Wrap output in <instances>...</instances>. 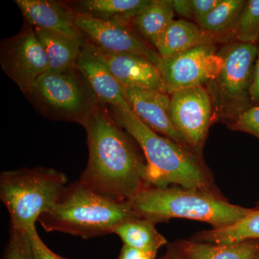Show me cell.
I'll return each instance as SVG.
<instances>
[{"mask_svg":"<svg viewBox=\"0 0 259 259\" xmlns=\"http://www.w3.org/2000/svg\"><path fill=\"white\" fill-rule=\"evenodd\" d=\"M105 105L100 102L83 126L89 158L79 181L103 197L127 202L149 187L147 161Z\"/></svg>","mask_w":259,"mask_h":259,"instance_id":"obj_1","label":"cell"},{"mask_svg":"<svg viewBox=\"0 0 259 259\" xmlns=\"http://www.w3.org/2000/svg\"><path fill=\"white\" fill-rule=\"evenodd\" d=\"M111 115L142 149L148 166L149 187L179 186L222 194L203 157L159 136L141 122L132 110L112 107Z\"/></svg>","mask_w":259,"mask_h":259,"instance_id":"obj_2","label":"cell"},{"mask_svg":"<svg viewBox=\"0 0 259 259\" xmlns=\"http://www.w3.org/2000/svg\"><path fill=\"white\" fill-rule=\"evenodd\" d=\"M127 202L138 217L155 225L183 218L208 223L213 229L235 224L253 210L230 203L223 194L179 186L148 187Z\"/></svg>","mask_w":259,"mask_h":259,"instance_id":"obj_3","label":"cell"},{"mask_svg":"<svg viewBox=\"0 0 259 259\" xmlns=\"http://www.w3.org/2000/svg\"><path fill=\"white\" fill-rule=\"evenodd\" d=\"M139 218L128 202L107 198L79 180L68 184L52 208L37 222L47 232H61L83 239L113 234L124 221Z\"/></svg>","mask_w":259,"mask_h":259,"instance_id":"obj_4","label":"cell"},{"mask_svg":"<svg viewBox=\"0 0 259 259\" xmlns=\"http://www.w3.org/2000/svg\"><path fill=\"white\" fill-rule=\"evenodd\" d=\"M67 185L64 173L47 167L2 172L0 199L9 213L10 226L30 231L42 213L52 208Z\"/></svg>","mask_w":259,"mask_h":259,"instance_id":"obj_5","label":"cell"},{"mask_svg":"<svg viewBox=\"0 0 259 259\" xmlns=\"http://www.w3.org/2000/svg\"><path fill=\"white\" fill-rule=\"evenodd\" d=\"M256 44L228 42L218 51L222 69L206 85L212 100L214 121L230 124L253 106L250 92L253 81Z\"/></svg>","mask_w":259,"mask_h":259,"instance_id":"obj_6","label":"cell"},{"mask_svg":"<svg viewBox=\"0 0 259 259\" xmlns=\"http://www.w3.org/2000/svg\"><path fill=\"white\" fill-rule=\"evenodd\" d=\"M34 108L51 120L84 125L100 102L79 70L46 73L24 94Z\"/></svg>","mask_w":259,"mask_h":259,"instance_id":"obj_7","label":"cell"},{"mask_svg":"<svg viewBox=\"0 0 259 259\" xmlns=\"http://www.w3.org/2000/svg\"><path fill=\"white\" fill-rule=\"evenodd\" d=\"M172 124L189 148L201 157L214 121L212 100L205 87L185 89L170 95Z\"/></svg>","mask_w":259,"mask_h":259,"instance_id":"obj_8","label":"cell"},{"mask_svg":"<svg viewBox=\"0 0 259 259\" xmlns=\"http://www.w3.org/2000/svg\"><path fill=\"white\" fill-rule=\"evenodd\" d=\"M2 69L23 94L38 78L49 71L46 51L35 30L28 23L15 36L4 39L0 45Z\"/></svg>","mask_w":259,"mask_h":259,"instance_id":"obj_9","label":"cell"},{"mask_svg":"<svg viewBox=\"0 0 259 259\" xmlns=\"http://www.w3.org/2000/svg\"><path fill=\"white\" fill-rule=\"evenodd\" d=\"M223 65L215 46L207 45L161 58L156 67L170 95L185 89L205 87L218 76Z\"/></svg>","mask_w":259,"mask_h":259,"instance_id":"obj_10","label":"cell"},{"mask_svg":"<svg viewBox=\"0 0 259 259\" xmlns=\"http://www.w3.org/2000/svg\"><path fill=\"white\" fill-rule=\"evenodd\" d=\"M76 25L83 36L105 50L142 56L156 66L161 61L157 51L136 32L132 23L103 21L76 13Z\"/></svg>","mask_w":259,"mask_h":259,"instance_id":"obj_11","label":"cell"},{"mask_svg":"<svg viewBox=\"0 0 259 259\" xmlns=\"http://www.w3.org/2000/svg\"><path fill=\"white\" fill-rule=\"evenodd\" d=\"M122 88L129 107L141 122L154 132L190 148L172 124L168 94L136 87L122 85Z\"/></svg>","mask_w":259,"mask_h":259,"instance_id":"obj_12","label":"cell"},{"mask_svg":"<svg viewBox=\"0 0 259 259\" xmlns=\"http://www.w3.org/2000/svg\"><path fill=\"white\" fill-rule=\"evenodd\" d=\"M84 38L90 49L105 63L122 86L149 89L167 93L166 85L158 68L146 58L125 53L110 52Z\"/></svg>","mask_w":259,"mask_h":259,"instance_id":"obj_13","label":"cell"},{"mask_svg":"<svg viewBox=\"0 0 259 259\" xmlns=\"http://www.w3.org/2000/svg\"><path fill=\"white\" fill-rule=\"evenodd\" d=\"M25 23L84 44V36L76 25V13L67 2L54 0H15Z\"/></svg>","mask_w":259,"mask_h":259,"instance_id":"obj_14","label":"cell"},{"mask_svg":"<svg viewBox=\"0 0 259 259\" xmlns=\"http://www.w3.org/2000/svg\"><path fill=\"white\" fill-rule=\"evenodd\" d=\"M76 69L88 81L100 103L121 110H131L124 97L122 85L105 63L90 49L86 40L81 47Z\"/></svg>","mask_w":259,"mask_h":259,"instance_id":"obj_15","label":"cell"},{"mask_svg":"<svg viewBox=\"0 0 259 259\" xmlns=\"http://www.w3.org/2000/svg\"><path fill=\"white\" fill-rule=\"evenodd\" d=\"M223 41L221 37L203 30L197 23L181 19L174 20L162 35L156 47L161 58L177 55L202 46Z\"/></svg>","mask_w":259,"mask_h":259,"instance_id":"obj_16","label":"cell"},{"mask_svg":"<svg viewBox=\"0 0 259 259\" xmlns=\"http://www.w3.org/2000/svg\"><path fill=\"white\" fill-rule=\"evenodd\" d=\"M172 245L182 259H254L259 252V240L231 244L179 240Z\"/></svg>","mask_w":259,"mask_h":259,"instance_id":"obj_17","label":"cell"},{"mask_svg":"<svg viewBox=\"0 0 259 259\" xmlns=\"http://www.w3.org/2000/svg\"><path fill=\"white\" fill-rule=\"evenodd\" d=\"M151 0H79L67 1L76 14L96 20L132 23Z\"/></svg>","mask_w":259,"mask_h":259,"instance_id":"obj_18","label":"cell"},{"mask_svg":"<svg viewBox=\"0 0 259 259\" xmlns=\"http://www.w3.org/2000/svg\"><path fill=\"white\" fill-rule=\"evenodd\" d=\"M175 13L171 0H151L133 20L132 26L156 49L162 35L175 20Z\"/></svg>","mask_w":259,"mask_h":259,"instance_id":"obj_19","label":"cell"},{"mask_svg":"<svg viewBox=\"0 0 259 259\" xmlns=\"http://www.w3.org/2000/svg\"><path fill=\"white\" fill-rule=\"evenodd\" d=\"M155 226L154 223L144 218H133L116 227L113 234L120 237L124 245L156 258L158 250L168 242L164 236L158 233Z\"/></svg>","mask_w":259,"mask_h":259,"instance_id":"obj_20","label":"cell"},{"mask_svg":"<svg viewBox=\"0 0 259 259\" xmlns=\"http://www.w3.org/2000/svg\"><path fill=\"white\" fill-rule=\"evenodd\" d=\"M32 28L47 54L49 72L76 69L83 44L44 29Z\"/></svg>","mask_w":259,"mask_h":259,"instance_id":"obj_21","label":"cell"},{"mask_svg":"<svg viewBox=\"0 0 259 259\" xmlns=\"http://www.w3.org/2000/svg\"><path fill=\"white\" fill-rule=\"evenodd\" d=\"M190 240L216 244H231L246 241L259 240V201L250 214L235 224L220 228L198 232Z\"/></svg>","mask_w":259,"mask_h":259,"instance_id":"obj_22","label":"cell"},{"mask_svg":"<svg viewBox=\"0 0 259 259\" xmlns=\"http://www.w3.org/2000/svg\"><path fill=\"white\" fill-rule=\"evenodd\" d=\"M246 2L245 0H221L220 4L208 15L197 19L195 22L203 30L221 37L223 41L229 40L233 37V31Z\"/></svg>","mask_w":259,"mask_h":259,"instance_id":"obj_23","label":"cell"},{"mask_svg":"<svg viewBox=\"0 0 259 259\" xmlns=\"http://www.w3.org/2000/svg\"><path fill=\"white\" fill-rule=\"evenodd\" d=\"M233 37L236 41L255 44L259 40V0L246 2Z\"/></svg>","mask_w":259,"mask_h":259,"instance_id":"obj_24","label":"cell"},{"mask_svg":"<svg viewBox=\"0 0 259 259\" xmlns=\"http://www.w3.org/2000/svg\"><path fill=\"white\" fill-rule=\"evenodd\" d=\"M4 259H33L28 232L10 226L9 239L5 248Z\"/></svg>","mask_w":259,"mask_h":259,"instance_id":"obj_25","label":"cell"},{"mask_svg":"<svg viewBox=\"0 0 259 259\" xmlns=\"http://www.w3.org/2000/svg\"><path fill=\"white\" fill-rule=\"evenodd\" d=\"M228 126L232 131L246 133L259 139V105L250 107Z\"/></svg>","mask_w":259,"mask_h":259,"instance_id":"obj_26","label":"cell"},{"mask_svg":"<svg viewBox=\"0 0 259 259\" xmlns=\"http://www.w3.org/2000/svg\"><path fill=\"white\" fill-rule=\"evenodd\" d=\"M31 244L33 259H67L56 254L45 244L36 231L35 227L28 231Z\"/></svg>","mask_w":259,"mask_h":259,"instance_id":"obj_27","label":"cell"},{"mask_svg":"<svg viewBox=\"0 0 259 259\" xmlns=\"http://www.w3.org/2000/svg\"><path fill=\"white\" fill-rule=\"evenodd\" d=\"M221 2V0H190L194 20L208 15Z\"/></svg>","mask_w":259,"mask_h":259,"instance_id":"obj_28","label":"cell"},{"mask_svg":"<svg viewBox=\"0 0 259 259\" xmlns=\"http://www.w3.org/2000/svg\"><path fill=\"white\" fill-rule=\"evenodd\" d=\"M258 51L255 59L254 71H253V81L250 88V97L253 106L259 105V46Z\"/></svg>","mask_w":259,"mask_h":259,"instance_id":"obj_29","label":"cell"},{"mask_svg":"<svg viewBox=\"0 0 259 259\" xmlns=\"http://www.w3.org/2000/svg\"><path fill=\"white\" fill-rule=\"evenodd\" d=\"M175 13L187 19H194L190 0H171Z\"/></svg>","mask_w":259,"mask_h":259,"instance_id":"obj_30","label":"cell"},{"mask_svg":"<svg viewBox=\"0 0 259 259\" xmlns=\"http://www.w3.org/2000/svg\"><path fill=\"white\" fill-rule=\"evenodd\" d=\"M116 259H156L148 255L147 253L136 248L130 247L128 245H122L120 254Z\"/></svg>","mask_w":259,"mask_h":259,"instance_id":"obj_31","label":"cell"},{"mask_svg":"<svg viewBox=\"0 0 259 259\" xmlns=\"http://www.w3.org/2000/svg\"><path fill=\"white\" fill-rule=\"evenodd\" d=\"M166 255L168 259H182L172 244L168 245Z\"/></svg>","mask_w":259,"mask_h":259,"instance_id":"obj_32","label":"cell"},{"mask_svg":"<svg viewBox=\"0 0 259 259\" xmlns=\"http://www.w3.org/2000/svg\"><path fill=\"white\" fill-rule=\"evenodd\" d=\"M159 259H168V256H167V255H165L164 256L161 257V258Z\"/></svg>","mask_w":259,"mask_h":259,"instance_id":"obj_33","label":"cell"},{"mask_svg":"<svg viewBox=\"0 0 259 259\" xmlns=\"http://www.w3.org/2000/svg\"><path fill=\"white\" fill-rule=\"evenodd\" d=\"M254 259H259V252L258 254L256 255V256L255 257Z\"/></svg>","mask_w":259,"mask_h":259,"instance_id":"obj_34","label":"cell"}]
</instances>
